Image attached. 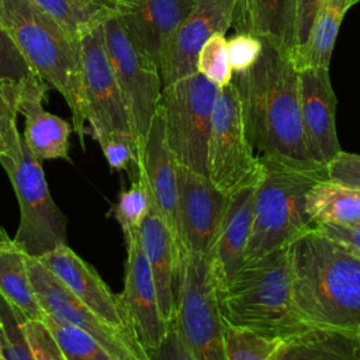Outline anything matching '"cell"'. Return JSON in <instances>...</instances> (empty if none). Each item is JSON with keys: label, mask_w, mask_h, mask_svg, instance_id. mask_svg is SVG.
Returning <instances> with one entry per match:
<instances>
[{"label": "cell", "mask_w": 360, "mask_h": 360, "mask_svg": "<svg viewBox=\"0 0 360 360\" xmlns=\"http://www.w3.org/2000/svg\"><path fill=\"white\" fill-rule=\"evenodd\" d=\"M294 304L311 329L360 338V256L312 226L288 245Z\"/></svg>", "instance_id": "obj_1"}, {"label": "cell", "mask_w": 360, "mask_h": 360, "mask_svg": "<svg viewBox=\"0 0 360 360\" xmlns=\"http://www.w3.org/2000/svg\"><path fill=\"white\" fill-rule=\"evenodd\" d=\"M262 45L259 60L232 77L248 139L260 156L316 165L305 149L298 69L291 52L267 39H262Z\"/></svg>", "instance_id": "obj_2"}, {"label": "cell", "mask_w": 360, "mask_h": 360, "mask_svg": "<svg viewBox=\"0 0 360 360\" xmlns=\"http://www.w3.org/2000/svg\"><path fill=\"white\" fill-rule=\"evenodd\" d=\"M217 292L226 326L284 342L312 330L294 304L288 245L245 262Z\"/></svg>", "instance_id": "obj_3"}, {"label": "cell", "mask_w": 360, "mask_h": 360, "mask_svg": "<svg viewBox=\"0 0 360 360\" xmlns=\"http://www.w3.org/2000/svg\"><path fill=\"white\" fill-rule=\"evenodd\" d=\"M0 21L34 72L62 94L83 145L86 101L80 39L31 0H0Z\"/></svg>", "instance_id": "obj_4"}, {"label": "cell", "mask_w": 360, "mask_h": 360, "mask_svg": "<svg viewBox=\"0 0 360 360\" xmlns=\"http://www.w3.org/2000/svg\"><path fill=\"white\" fill-rule=\"evenodd\" d=\"M259 158L262 176L255 193L253 222L245 262L284 248L315 226L307 214L305 198L316 181L326 179L325 166L298 165L273 156Z\"/></svg>", "instance_id": "obj_5"}, {"label": "cell", "mask_w": 360, "mask_h": 360, "mask_svg": "<svg viewBox=\"0 0 360 360\" xmlns=\"http://www.w3.org/2000/svg\"><path fill=\"white\" fill-rule=\"evenodd\" d=\"M0 165L17 195L20 225L14 242L27 256L41 257L68 243V218L53 201L41 162L31 153L21 135L17 160L0 156Z\"/></svg>", "instance_id": "obj_6"}, {"label": "cell", "mask_w": 360, "mask_h": 360, "mask_svg": "<svg viewBox=\"0 0 360 360\" xmlns=\"http://www.w3.org/2000/svg\"><path fill=\"white\" fill-rule=\"evenodd\" d=\"M219 87L193 73L162 89L159 111L167 146L181 166L207 174V145Z\"/></svg>", "instance_id": "obj_7"}, {"label": "cell", "mask_w": 360, "mask_h": 360, "mask_svg": "<svg viewBox=\"0 0 360 360\" xmlns=\"http://www.w3.org/2000/svg\"><path fill=\"white\" fill-rule=\"evenodd\" d=\"M176 325L194 360H226V325L208 256L186 255L183 260Z\"/></svg>", "instance_id": "obj_8"}, {"label": "cell", "mask_w": 360, "mask_h": 360, "mask_svg": "<svg viewBox=\"0 0 360 360\" xmlns=\"http://www.w3.org/2000/svg\"><path fill=\"white\" fill-rule=\"evenodd\" d=\"M243 124L242 110L233 83L219 89L207 145V176L224 193L259 181L260 158L255 155Z\"/></svg>", "instance_id": "obj_9"}, {"label": "cell", "mask_w": 360, "mask_h": 360, "mask_svg": "<svg viewBox=\"0 0 360 360\" xmlns=\"http://www.w3.org/2000/svg\"><path fill=\"white\" fill-rule=\"evenodd\" d=\"M103 35L141 150L160 103L163 89L160 72L158 65L135 45L118 15L103 24Z\"/></svg>", "instance_id": "obj_10"}, {"label": "cell", "mask_w": 360, "mask_h": 360, "mask_svg": "<svg viewBox=\"0 0 360 360\" xmlns=\"http://www.w3.org/2000/svg\"><path fill=\"white\" fill-rule=\"evenodd\" d=\"M27 266L34 292L46 315L83 329L118 360H150L134 335L101 319L38 259L27 256Z\"/></svg>", "instance_id": "obj_11"}, {"label": "cell", "mask_w": 360, "mask_h": 360, "mask_svg": "<svg viewBox=\"0 0 360 360\" xmlns=\"http://www.w3.org/2000/svg\"><path fill=\"white\" fill-rule=\"evenodd\" d=\"M86 121L94 139L117 132L135 136L132 120L107 55L103 25L80 38Z\"/></svg>", "instance_id": "obj_12"}, {"label": "cell", "mask_w": 360, "mask_h": 360, "mask_svg": "<svg viewBox=\"0 0 360 360\" xmlns=\"http://www.w3.org/2000/svg\"><path fill=\"white\" fill-rule=\"evenodd\" d=\"M177 231L183 255L208 256L218 236L229 194L219 190L207 174L177 163Z\"/></svg>", "instance_id": "obj_13"}, {"label": "cell", "mask_w": 360, "mask_h": 360, "mask_svg": "<svg viewBox=\"0 0 360 360\" xmlns=\"http://www.w3.org/2000/svg\"><path fill=\"white\" fill-rule=\"evenodd\" d=\"M236 0H194L193 8L167 39L159 58L163 86L197 73V56L201 46L214 34L232 27Z\"/></svg>", "instance_id": "obj_14"}, {"label": "cell", "mask_w": 360, "mask_h": 360, "mask_svg": "<svg viewBox=\"0 0 360 360\" xmlns=\"http://www.w3.org/2000/svg\"><path fill=\"white\" fill-rule=\"evenodd\" d=\"M125 246L124 288L118 300L129 330L148 353L160 345L170 325L160 315L156 288L139 235L125 240Z\"/></svg>", "instance_id": "obj_15"}, {"label": "cell", "mask_w": 360, "mask_h": 360, "mask_svg": "<svg viewBox=\"0 0 360 360\" xmlns=\"http://www.w3.org/2000/svg\"><path fill=\"white\" fill-rule=\"evenodd\" d=\"M300 111L305 149L309 159L326 166L340 150L336 134V96L329 68H304L298 70Z\"/></svg>", "instance_id": "obj_16"}, {"label": "cell", "mask_w": 360, "mask_h": 360, "mask_svg": "<svg viewBox=\"0 0 360 360\" xmlns=\"http://www.w3.org/2000/svg\"><path fill=\"white\" fill-rule=\"evenodd\" d=\"M139 176L148 188L152 208L166 224L172 236L174 238L179 250L183 255L177 231V162L167 146L163 120L159 108L141 146Z\"/></svg>", "instance_id": "obj_17"}, {"label": "cell", "mask_w": 360, "mask_h": 360, "mask_svg": "<svg viewBox=\"0 0 360 360\" xmlns=\"http://www.w3.org/2000/svg\"><path fill=\"white\" fill-rule=\"evenodd\" d=\"M38 260L101 319L132 335L127 325L118 294H114L97 270L75 253L68 243L55 248L38 257Z\"/></svg>", "instance_id": "obj_18"}, {"label": "cell", "mask_w": 360, "mask_h": 360, "mask_svg": "<svg viewBox=\"0 0 360 360\" xmlns=\"http://www.w3.org/2000/svg\"><path fill=\"white\" fill-rule=\"evenodd\" d=\"M139 242L152 273L160 315L167 325H172L176 321L184 256L169 228L153 208L141 225Z\"/></svg>", "instance_id": "obj_19"}, {"label": "cell", "mask_w": 360, "mask_h": 360, "mask_svg": "<svg viewBox=\"0 0 360 360\" xmlns=\"http://www.w3.org/2000/svg\"><path fill=\"white\" fill-rule=\"evenodd\" d=\"M257 181L229 194L218 236L208 253L217 290L222 288L242 267L252 232Z\"/></svg>", "instance_id": "obj_20"}, {"label": "cell", "mask_w": 360, "mask_h": 360, "mask_svg": "<svg viewBox=\"0 0 360 360\" xmlns=\"http://www.w3.org/2000/svg\"><path fill=\"white\" fill-rule=\"evenodd\" d=\"M193 4L194 0H131L118 18L135 45L159 68L163 46Z\"/></svg>", "instance_id": "obj_21"}, {"label": "cell", "mask_w": 360, "mask_h": 360, "mask_svg": "<svg viewBox=\"0 0 360 360\" xmlns=\"http://www.w3.org/2000/svg\"><path fill=\"white\" fill-rule=\"evenodd\" d=\"M45 93L46 83L39 76L21 86L18 112L24 115L22 138L39 162L69 159L70 124L44 108Z\"/></svg>", "instance_id": "obj_22"}, {"label": "cell", "mask_w": 360, "mask_h": 360, "mask_svg": "<svg viewBox=\"0 0 360 360\" xmlns=\"http://www.w3.org/2000/svg\"><path fill=\"white\" fill-rule=\"evenodd\" d=\"M295 0H236L232 27L288 49L294 48Z\"/></svg>", "instance_id": "obj_23"}, {"label": "cell", "mask_w": 360, "mask_h": 360, "mask_svg": "<svg viewBox=\"0 0 360 360\" xmlns=\"http://www.w3.org/2000/svg\"><path fill=\"white\" fill-rule=\"evenodd\" d=\"M0 294L25 318L42 321V311L34 292L27 255L0 225Z\"/></svg>", "instance_id": "obj_24"}, {"label": "cell", "mask_w": 360, "mask_h": 360, "mask_svg": "<svg viewBox=\"0 0 360 360\" xmlns=\"http://www.w3.org/2000/svg\"><path fill=\"white\" fill-rule=\"evenodd\" d=\"M360 0H322L307 42L291 52L295 68H329L336 37L347 10Z\"/></svg>", "instance_id": "obj_25"}, {"label": "cell", "mask_w": 360, "mask_h": 360, "mask_svg": "<svg viewBox=\"0 0 360 360\" xmlns=\"http://www.w3.org/2000/svg\"><path fill=\"white\" fill-rule=\"evenodd\" d=\"M305 210L315 226H352L360 222V190L323 179L307 193Z\"/></svg>", "instance_id": "obj_26"}, {"label": "cell", "mask_w": 360, "mask_h": 360, "mask_svg": "<svg viewBox=\"0 0 360 360\" xmlns=\"http://www.w3.org/2000/svg\"><path fill=\"white\" fill-rule=\"evenodd\" d=\"M52 17L68 34L80 39L122 11V6L108 0H31Z\"/></svg>", "instance_id": "obj_27"}, {"label": "cell", "mask_w": 360, "mask_h": 360, "mask_svg": "<svg viewBox=\"0 0 360 360\" xmlns=\"http://www.w3.org/2000/svg\"><path fill=\"white\" fill-rule=\"evenodd\" d=\"M276 360H360V339L312 329L285 342Z\"/></svg>", "instance_id": "obj_28"}, {"label": "cell", "mask_w": 360, "mask_h": 360, "mask_svg": "<svg viewBox=\"0 0 360 360\" xmlns=\"http://www.w3.org/2000/svg\"><path fill=\"white\" fill-rule=\"evenodd\" d=\"M42 322L49 329L66 360H118L80 328L46 314Z\"/></svg>", "instance_id": "obj_29"}, {"label": "cell", "mask_w": 360, "mask_h": 360, "mask_svg": "<svg viewBox=\"0 0 360 360\" xmlns=\"http://www.w3.org/2000/svg\"><path fill=\"white\" fill-rule=\"evenodd\" d=\"M152 208L145 181L141 176L131 181V186L121 190L117 202L112 205V214L120 224L124 239L128 240L139 235V229Z\"/></svg>", "instance_id": "obj_30"}, {"label": "cell", "mask_w": 360, "mask_h": 360, "mask_svg": "<svg viewBox=\"0 0 360 360\" xmlns=\"http://www.w3.org/2000/svg\"><path fill=\"white\" fill-rule=\"evenodd\" d=\"M284 345V340L266 339L248 329H225L226 360H276Z\"/></svg>", "instance_id": "obj_31"}, {"label": "cell", "mask_w": 360, "mask_h": 360, "mask_svg": "<svg viewBox=\"0 0 360 360\" xmlns=\"http://www.w3.org/2000/svg\"><path fill=\"white\" fill-rule=\"evenodd\" d=\"M197 72L222 89L232 83L233 70L229 62L228 41L224 34H214L201 46L197 56Z\"/></svg>", "instance_id": "obj_32"}, {"label": "cell", "mask_w": 360, "mask_h": 360, "mask_svg": "<svg viewBox=\"0 0 360 360\" xmlns=\"http://www.w3.org/2000/svg\"><path fill=\"white\" fill-rule=\"evenodd\" d=\"M24 316L0 294L1 357L4 360H35L21 328Z\"/></svg>", "instance_id": "obj_33"}, {"label": "cell", "mask_w": 360, "mask_h": 360, "mask_svg": "<svg viewBox=\"0 0 360 360\" xmlns=\"http://www.w3.org/2000/svg\"><path fill=\"white\" fill-rule=\"evenodd\" d=\"M107 159L108 166L117 172H127L131 181L139 176V145L134 136L124 134H105L96 139Z\"/></svg>", "instance_id": "obj_34"}, {"label": "cell", "mask_w": 360, "mask_h": 360, "mask_svg": "<svg viewBox=\"0 0 360 360\" xmlns=\"http://www.w3.org/2000/svg\"><path fill=\"white\" fill-rule=\"evenodd\" d=\"M20 90L21 86L0 80V135L7 146V156L14 160L21 155V134L17 129Z\"/></svg>", "instance_id": "obj_35"}, {"label": "cell", "mask_w": 360, "mask_h": 360, "mask_svg": "<svg viewBox=\"0 0 360 360\" xmlns=\"http://www.w3.org/2000/svg\"><path fill=\"white\" fill-rule=\"evenodd\" d=\"M38 76L18 49L10 34L0 27V80L15 86Z\"/></svg>", "instance_id": "obj_36"}, {"label": "cell", "mask_w": 360, "mask_h": 360, "mask_svg": "<svg viewBox=\"0 0 360 360\" xmlns=\"http://www.w3.org/2000/svg\"><path fill=\"white\" fill-rule=\"evenodd\" d=\"M21 328L35 360H66L56 340L42 321L24 318Z\"/></svg>", "instance_id": "obj_37"}, {"label": "cell", "mask_w": 360, "mask_h": 360, "mask_svg": "<svg viewBox=\"0 0 360 360\" xmlns=\"http://www.w3.org/2000/svg\"><path fill=\"white\" fill-rule=\"evenodd\" d=\"M262 48V39L252 34L236 32L228 39V53L233 73L249 70L259 60Z\"/></svg>", "instance_id": "obj_38"}, {"label": "cell", "mask_w": 360, "mask_h": 360, "mask_svg": "<svg viewBox=\"0 0 360 360\" xmlns=\"http://www.w3.org/2000/svg\"><path fill=\"white\" fill-rule=\"evenodd\" d=\"M325 169L328 180L360 190V155L340 150Z\"/></svg>", "instance_id": "obj_39"}, {"label": "cell", "mask_w": 360, "mask_h": 360, "mask_svg": "<svg viewBox=\"0 0 360 360\" xmlns=\"http://www.w3.org/2000/svg\"><path fill=\"white\" fill-rule=\"evenodd\" d=\"M148 354L150 360H194L177 329L176 321L169 326L160 345L148 352Z\"/></svg>", "instance_id": "obj_40"}, {"label": "cell", "mask_w": 360, "mask_h": 360, "mask_svg": "<svg viewBox=\"0 0 360 360\" xmlns=\"http://www.w3.org/2000/svg\"><path fill=\"white\" fill-rule=\"evenodd\" d=\"M321 1L322 0H295V22H294V48H292V51L301 48L307 42Z\"/></svg>", "instance_id": "obj_41"}, {"label": "cell", "mask_w": 360, "mask_h": 360, "mask_svg": "<svg viewBox=\"0 0 360 360\" xmlns=\"http://www.w3.org/2000/svg\"><path fill=\"white\" fill-rule=\"evenodd\" d=\"M318 228L360 256V222L352 226L323 225Z\"/></svg>", "instance_id": "obj_42"}, {"label": "cell", "mask_w": 360, "mask_h": 360, "mask_svg": "<svg viewBox=\"0 0 360 360\" xmlns=\"http://www.w3.org/2000/svg\"><path fill=\"white\" fill-rule=\"evenodd\" d=\"M3 155H8V152H7V146H6L4 141H3V138L0 135V156H3Z\"/></svg>", "instance_id": "obj_43"}, {"label": "cell", "mask_w": 360, "mask_h": 360, "mask_svg": "<svg viewBox=\"0 0 360 360\" xmlns=\"http://www.w3.org/2000/svg\"><path fill=\"white\" fill-rule=\"evenodd\" d=\"M108 1H112V3H117V4L122 6V7H125L131 0H108Z\"/></svg>", "instance_id": "obj_44"}, {"label": "cell", "mask_w": 360, "mask_h": 360, "mask_svg": "<svg viewBox=\"0 0 360 360\" xmlns=\"http://www.w3.org/2000/svg\"><path fill=\"white\" fill-rule=\"evenodd\" d=\"M0 357H1V322H0Z\"/></svg>", "instance_id": "obj_45"}, {"label": "cell", "mask_w": 360, "mask_h": 360, "mask_svg": "<svg viewBox=\"0 0 360 360\" xmlns=\"http://www.w3.org/2000/svg\"><path fill=\"white\" fill-rule=\"evenodd\" d=\"M0 360H4V359H3V357H0Z\"/></svg>", "instance_id": "obj_46"}, {"label": "cell", "mask_w": 360, "mask_h": 360, "mask_svg": "<svg viewBox=\"0 0 360 360\" xmlns=\"http://www.w3.org/2000/svg\"><path fill=\"white\" fill-rule=\"evenodd\" d=\"M0 27H1V21H0Z\"/></svg>", "instance_id": "obj_47"}, {"label": "cell", "mask_w": 360, "mask_h": 360, "mask_svg": "<svg viewBox=\"0 0 360 360\" xmlns=\"http://www.w3.org/2000/svg\"><path fill=\"white\" fill-rule=\"evenodd\" d=\"M359 339H360V338H359Z\"/></svg>", "instance_id": "obj_48"}]
</instances>
